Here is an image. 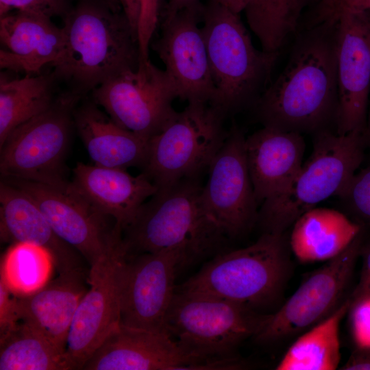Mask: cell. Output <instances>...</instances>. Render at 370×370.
<instances>
[{"label":"cell","instance_id":"cell-1","mask_svg":"<svg viewBox=\"0 0 370 370\" xmlns=\"http://www.w3.org/2000/svg\"><path fill=\"white\" fill-rule=\"evenodd\" d=\"M338 25L336 16L298 29L285 68L253 106L263 126L300 134L336 130Z\"/></svg>","mask_w":370,"mask_h":370},{"label":"cell","instance_id":"cell-2","mask_svg":"<svg viewBox=\"0 0 370 370\" xmlns=\"http://www.w3.org/2000/svg\"><path fill=\"white\" fill-rule=\"evenodd\" d=\"M196 178L158 188L122 232L127 254L177 251L185 265L217 251L227 238L208 216Z\"/></svg>","mask_w":370,"mask_h":370},{"label":"cell","instance_id":"cell-3","mask_svg":"<svg viewBox=\"0 0 370 370\" xmlns=\"http://www.w3.org/2000/svg\"><path fill=\"white\" fill-rule=\"evenodd\" d=\"M63 18L64 45L52 66L56 75L79 91L138 67L137 35L123 12L112 11L101 1H84Z\"/></svg>","mask_w":370,"mask_h":370},{"label":"cell","instance_id":"cell-4","mask_svg":"<svg viewBox=\"0 0 370 370\" xmlns=\"http://www.w3.org/2000/svg\"><path fill=\"white\" fill-rule=\"evenodd\" d=\"M201 22L214 89L211 103L225 115L254 106L271 84L279 52L256 49L240 14L215 0L204 6Z\"/></svg>","mask_w":370,"mask_h":370},{"label":"cell","instance_id":"cell-5","mask_svg":"<svg viewBox=\"0 0 370 370\" xmlns=\"http://www.w3.org/2000/svg\"><path fill=\"white\" fill-rule=\"evenodd\" d=\"M312 153L287 186L266 199L257 223L263 233L284 234L306 211L332 196H340L360 166L367 132L344 135L325 131L315 134Z\"/></svg>","mask_w":370,"mask_h":370},{"label":"cell","instance_id":"cell-6","mask_svg":"<svg viewBox=\"0 0 370 370\" xmlns=\"http://www.w3.org/2000/svg\"><path fill=\"white\" fill-rule=\"evenodd\" d=\"M284 234L262 233L254 244L219 254L177 290L219 297L256 310L273 301L290 274Z\"/></svg>","mask_w":370,"mask_h":370},{"label":"cell","instance_id":"cell-7","mask_svg":"<svg viewBox=\"0 0 370 370\" xmlns=\"http://www.w3.org/2000/svg\"><path fill=\"white\" fill-rule=\"evenodd\" d=\"M267 317L219 297L176 289L164 332L193 356L230 360L238 358L235 354L238 345L259 332Z\"/></svg>","mask_w":370,"mask_h":370},{"label":"cell","instance_id":"cell-8","mask_svg":"<svg viewBox=\"0 0 370 370\" xmlns=\"http://www.w3.org/2000/svg\"><path fill=\"white\" fill-rule=\"evenodd\" d=\"M225 113L209 102H188L149 140L143 173L158 188L171 186L208 169L227 132Z\"/></svg>","mask_w":370,"mask_h":370},{"label":"cell","instance_id":"cell-9","mask_svg":"<svg viewBox=\"0 0 370 370\" xmlns=\"http://www.w3.org/2000/svg\"><path fill=\"white\" fill-rule=\"evenodd\" d=\"M79 95L69 93L42 113L15 128L0 147L4 178L57 184L63 175L73 112Z\"/></svg>","mask_w":370,"mask_h":370},{"label":"cell","instance_id":"cell-10","mask_svg":"<svg viewBox=\"0 0 370 370\" xmlns=\"http://www.w3.org/2000/svg\"><path fill=\"white\" fill-rule=\"evenodd\" d=\"M92 97L115 123L148 140L177 113L173 107L177 98L175 85L164 69L150 60L99 85Z\"/></svg>","mask_w":370,"mask_h":370},{"label":"cell","instance_id":"cell-11","mask_svg":"<svg viewBox=\"0 0 370 370\" xmlns=\"http://www.w3.org/2000/svg\"><path fill=\"white\" fill-rule=\"evenodd\" d=\"M362 247V230L342 253L309 275L277 312L267 314L255 339L262 343L282 340L331 314L345 299Z\"/></svg>","mask_w":370,"mask_h":370},{"label":"cell","instance_id":"cell-12","mask_svg":"<svg viewBox=\"0 0 370 370\" xmlns=\"http://www.w3.org/2000/svg\"><path fill=\"white\" fill-rule=\"evenodd\" d=\"M127 255L121 236L90 267V287L77 306L67 338L65 353L72 369L81 370L120 324L123 272Z\"/></svg>","mask_w":370,"mask_h":370},{"label":"cell","instance_id":"cell-13","mask_svg":"<svg viewBox=\"0 0 370 370\" xmlns=\"http://www.w3.org/2000/svg\"><path fill=\"white\" fill-rule=\"evenodd\" d=\"M36 203L57 236L89 264L97 262L122 236L116 225L72 186L71 182L50 184L5 178Z\"/></svg>","mask_w":370,"mask_h":370},{"label":"cell","instance_id":"cell-14","mask_svg":"<svg viewBox=\"0 0 370 370\" xmlns=\"http://www.w3.org/2000/svg\"><path fill=\"white\" fill-rule=\"evenodd\" d=\"M202 203L208 216L227 237H236L257 223L258 204L250 177L245 138L232 126L208 167L202 189Z\"/></svg>","mask_w":370,"mask_h":370},{"label":"cell","instance_id":"cell-15","mask_svg":"<svg viewBox=\"0 0 370 370\" xmlns=\"http://www.w3.org/2000/svg\"><path fill=\"white\" fill-rule=\"evenodd\" d=\"M184 266L182 256L177 251L127 254L123 272L120 324L164 332L166 317L176 291L175 278Z\"/></svg>","mask_w":370,"mask_h":370},{"label":"cell","instance_id":"cell-16","mask_svg":"<svg viewBox=\"0 0 370 370\" xmlns=\"http://www.w3.org/2000/svg\"><path fill=\"white\" fill-rule=\"evenodd\" d=\"M230 360L210 361L184 350L164 332L119 324L81 370H224Z\"/></svg>","mask_w":370,"mask_h":370},{"label":"cell","instance_id":"cell-17","mask_svg":"<svg viewBox=\"0 0 370 370\" xmlns=\"http://www.w3.org/2000/svg\"><path fill=\"white\" fill-rule=\"evenodd\" d=\"M338 18L336 133L367 132L370 97V14L343 10Z\"/></svg>","mask_w":370,"mask_h":370},{"label":"cell","instance_id":"cell-18","mask_svg":"<svg viewBox=\"0 0 370 370\" xmlns=\"http://www.w3.org/2000/svg\"><path fill=\"white\" fill-rule=\"evenodd\" d=\"M204 6L163 18L161 35L152 49L173 82L177 98L212 103L214 89L206 46L199 23Z\"/></svg>","mask_w":370,"mask_h":370},{"label":"cell","instance_id":"cell-19","mask_svg":"<svg viewBox=\"0 0 370 370\" xmlns=\"http://www.w3.org/2000/svg\"><path fill=\"white\" fill-rule=\"evenodd\" d=\"M71 184L99 212L113 219L122 232L158 190L144 173L133 176L124 169L82 162L73 169Z\"/></svg>","mask_w":370,"mask_h":370},{"label":"cell","instance_id":"cell-20","mask_svg":"<svg viewBox=\"0 0 370 370\" xmlns=\"http://www.w3.org/2000/svg\"><path fill=\"white\" fill-rule=\"evenodd\" d=\"M86 274L83 268L59 273L34 293L16 295L19 321L65 352L75 311L88 290Z\"/></svg>","mask_w":370,"mask_h":370},{"label":"cell","instance_id":"cell-21","mask_svg":"<svg viewBox=\"0 0 370 370\" xmlns=\"http://www.w3.org/2000/svg\"><path fill=\"white\" fill-rule=\"evenodd\" d=\"M0 65L17 72L38 73L53 64L64 45V32L47 16L12 11L0 19Z\"/></svg>","mask_w":370,"mask_h":370},{"label":"cell","instance_id":"cell-22","mask_svg":"<svg viewBox=\"0 0 370 370\" xmlns=\"http://www.w3.org/2000/svg\"><path fill=\"white\" fill-rule=\"evenodd\" d=\"M301 134L263 126L245 138L247 165L258 205L280 193L302 166Z\"/></svg>","mask_w":370,"mask_h":370},{"label":"cell","instance_id":"cell-23","mask_svg":"<svg viewBox=\"0 0 370 370\" xmlns=\"http://www.w3.org/2000/svg\"><path fill=\"white\" fill-rule=\"evenodd\" d=\"M0 218L2 240L45 249L58 273L83 268L81 254L57 236L33 199L4 180L0 184Z\"/></svg>","mask_w":370,"mask_h":370},{"label":"cell","instance_id":"cell-24","mask_svg":"<svg viewBox=\"0 0 370 370\" xmlns=\"http://www.w3.org/2000/svg\"><path fill=\"white\" fill-rule=\"evenodd\" d=\"M73 123L94 164L124 169L143 168L149 140L118 125L95 102L77 108Z\"/></svg>","mask_w":370,"mask_h":370},{"label":"cell","instance_id":"cell-25","mask_svg":"<svg viewBox=\"0 0 370 370\" xmlns=\"http://www.w3.org/2000/svg\"><path fill=\"white\" fill-rule=\"evenodd\" d=\"M362 230L342 212L314 207L293 223L290 249L303 263L328 261L342 253Z\"/></svg>","mask_w":370,"mask_h":370},{"label":"cell","instance_id":"cell-26","mask_svg":"<svg viewBox=\"0 0 370 370\" xmlns=\"http://www.w3.org/2000/svg\"><path fill=\"white\" fill-rule=\"evenodd\" d=\"M232 11L245 12L247 24L261 49L279 52L288 37L300 25L302 12L310 0H215Z\"/></svg>","mask_w":370,"mask_h":370},{"label":"cell","instance_id":"cell-27","mask_svg":"<svg viewBox=\"0 0 370 370\" xmlns=\"http://www.w3.org/2000/svg\"><path fill=\"white\" fill-rule=\"evenodd\" d=\"M349 297L328 317L300 335L275 367L277 370H334L341 360L339 328L350 306Z\"/></svg>","mask_w":370,"mask_h":370},{"label":"cell","instance_id":"cell-28","mask_svg":"<svg viewBox=\"0 0 370 370\" xmlns=\"http://www.w3.org/2000/svg\"><path fill=\"white\" fill-rule=\"evenodd\" d=\"M52 99L51 79L44 75L0 79V147L18 126L47 110Z\"/></svg>","mask_w":370,"mask_h":370},{"label":"cell","instance_id":"cell-29","mask_svg":"<svg viewBox=\"0 0 370 370\" xmlns=\"http://www.w3.org/2000/svg\"><path fill=\"white\" fill-rule=\"evenodd\" d=\"M0 345V370L72 369L64 352L22 321Z\"/></svg>","mask_w":370,"mask_h":370},{"label":"cell","instance_id":"cell-30","mask_svg":"<svg viewBox=\"0 0 370 370\" xmlns=\"http://www.w3.org/2000/svg\"><path fill=\"white\" fill-rule=\"evenodd\" d=\"M54 266L45 249L29 243H15L4 255L1 279L16 296L34 293L49 280Z\"/></svg>","mask_w":370,"mask_h":370},{"label":"cell","instance_id":"cell-31","mask_svg":"<svg viewBox=\"0 0 370 370\" xmlns=\"http://www.w3.org/2000/svg\"><path fill=\"white\" fill-rule=\"evenodd\" d=\"M339 197L358 221L370 225V166L356 173Z\"/></svg>","mask_w":370,"mask_h":370},{"label":"cell","instance_id":"cell-32","mask_svg":"<svg viewBox=\"0 0 370 370\" xmlns=\"http://www.w3.org/2000/svg\"><path fill=\"white\" fill-rule=\"evenodd\" d=\"M349 298L348 321L355 349H370V293Z\"/></svg>","mask_w":370,"mask_h":370},{"label":"cell","instance_id":"cell-33","mask_svg":"<svg viewBox=\"0 0 370 370\" xmlns=\"http://www.w3.org/2000/svg\"><path fill=\"white\" fill-rule=\"evenodd\" d=\"M160 0H140V12L137 28L140 63L149 60L151 41L158 26Z\"/></svg>","mask_w":370,"mask_h":370},{"label":"cell","instance_id":"cell-34","mask_svg":"<svg viewBox=\"0 0 370 370\" xmlns=\"http://www.w3.org/2000/svg\"><path fill=\"white\" fill-rule=\"evenodd\" d=\"M69 0H0V16L12 11L32 12L51 18L69 12Z\"/></svg>","mask_w":370,"mask_h":370},{"label":"cell","instance_id":"cell-35","mask_svg":"<svg viewBox=\"0 0 370 370\" xmlns=\"http://www.w3.org/2000/svg\"><path fill=\"white\" fill-rule=\"evenodd\" d=\"M19 322L16 297L0 278V340Z\"/></svg>","mask_w":370,"mask_h":370},{"label":"cell","instance_id":"cell-36","mask_svg":"<svg viewBox=\"0 0 370 370\" xmlns=\"http://www.w3.org/2000/svg\"><path fill=\"white\" fill-rule=\"evenodd\" d=\"M369 11L370 0H328L319 4L312 18L324 20L336 16L343 10Z\"/></svg>","mask_w":370,"mask_h":370},{"label":"cell","instance_id":"cell-37","mask_svg":"<svg viewBox=\"0 0 370 370\" xmlns=\"http://www.w3.org/2000/svg\"><path fill=\"white\" fill-rule=\"evenodd\" d=\"M360 254L362 255V270L359 281L350 297L370 293V245L363 246Z\"/></svg>","mask_w":370,"mask_h":370},{"label":"cell","instance_id":"cell-38","mask_svg":"<svg viewBox=\"0 0 370 370\" xmlns=\"http://www.w3.org/2000/svg\"><path fill=\"white\" fill-rule=\"evenodd\" d=\"M340 369L370 370V349H355Z\"/></svg>","mask_w":370,"mask_h":370},{"label":"cell","instance_id":"cell-39","mask_svg":"<svg viewBox=\"0 0 370 370\" xmlns=\"http://www.w3.org/2000/svg\"><path fill=\"white\" fill-rule=\"evenodd\" d=\"M119 2L123 14L137 35L140 12V0H119Z\"/></svg>","mask_w":370,"mask_h":370},{"label":"cell","instance_id":"cell-40","mask_svg":"<svg viewBox=\"0 0 370 370\" xmlns=\"http://www.w3.org/2000/svg\"><path fill=\"white\" fill-rule=\"evenodd\" d=\"M204 5L200 0H169L164 18H169L184 10L193 8H201Z\"/></svg>","mask_w":370,"mask_h":370},{"label":"cell","instance_id":"cell-41","mask_svg":"<svg viewBox=\"0 0 370 370\" xmlns=\"http://www.w3.org/2000/svg\"><path fill=\"white\" fill-rule=\"evenodd\" d=\"M112 11L114 12H123L119 0H101Z\"/></svg>","mask_w":370,"mask_h":370},{"label":"cell","instance_id":"cell-42","mask_svg":"<svg viewBox=\"0 0 370 370\" xmlns=\"http://www.w3.org/2000/svg\"><path fill=\"white\" fill-rule=\"evenodd\" d=\"M367 138H368L369 145H370V112H369V118L367 119Z\"/></svg>","mask_w":370,"mask_h":370},{"label":"cell","instance_id":"cell-43","mask_svg":"<svg viewBox=\"0 0 370 370\" xmlns=\"http://www.w3.org/2000/svg\"><path fill=\"white\" fill-rule=\"evenodd\" d=\"M328 0H317V5L322 4L325 2H326Z\"/></svg>","mask_w":370,"mask_h":370},{"label":"cell","instance_id":"cell-44","mask_svg":"<svg viewBox=\"0 0 370 370\" xmlns=\"http://www.w3.org/2000/svg\"><path fill=\"white\" fill-rule=\"evenodd\" d=\"M368 12H369V11H368ZM369 14H370V12H369Z\"/></svg>","mask_w":370,"mask_h":370}]
</instances>
